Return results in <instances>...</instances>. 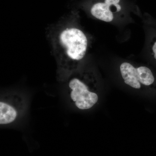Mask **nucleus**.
Wrapping results in <instances>:
<instances>
[{
    "label": "nucleus",
    "mask_w": 156,
    "mask_h": 156,
    "mask_svg": "<svg viewBox=\"0 0 156 156\" xmlns=\"http://www.w3.org/2000/svg\"><path fill=\"white\" fill-rule=\"evenodd\" d=\"M119 70L123 82L131 89L142 92L156 90L155 76L147 66L124 62L120 64Z\"/></svg>",
    "instance_id": "7ed1b4c3"
},
{
    "label": "nucleus",
    "mask_w": 156,
    "mask_h": 156,
    "mask_svg": "<svg viewBox=\"0 0 156 156\" xmlns=\"http://www.w3.org/2000/svg\"><path fill=\"white\" fill-rule=\"evenodd\" d=\"M69 95L73 104L80 110H87L99 100V83L92 70L77 71L70 76L68 83Z\"/></svg>",
    "instance_id": "f03ea898"
},
{
    "label": "nucleus",
    "mask_w": 156,
    "mask_h": 156,
    "mask_svg": "<svg viewBox=\"0 0 156 156\" xmlns=\"http://www.w3.org/2000/svg\"><path fill=\"white\" fill-rule=\"evenodd\" d=\"M121 0H104L95 3L92 6L91 13L98 20L105 22H111L115 19V14L122 10Z\"/></svg>",
    "instance_id": "39448f33"
},
{
    "label": "nucleus",
    "mask_w": 156,
    "mask_h": 156,
    "mask_svg": "<svg viewBox=\"0 0 156 156\" xmlns=\"http://www.w3.org/2000/svg\"><path fill=\"white\" fill-rule=\"evenodd\" d=\"M149 48L151 56L156 62V33L151 38Z\"/></svg>",
    "instance_id": "423d86ee"
},
{
    "label": "nucleus",
    "mask_w": 156,
    "mask_h": 156,
    "mask_svg": "<svg viewBox=\"0 0 156 156\" xmlns=\"http://www.w3.org/2000/svg\"><path fill=\"white\" fill-rule=\"evenodd\" d=\"M51 42L60 77L69 78L87 56L88 36L79 23H60L51 34Z\"/></svg>",
    "instance_id": "f257e3e1"
},
{
    "label": "nucleus",
    "mask_w": 156,
    "mask_h": 156,
    "mask_svg": "<svg viewBox=\"0 0 156 156\" xmlns=\"http://www.w3.org/2000/svg\"><path fill=\"white\" fill-rule=\"evenodd\" d=\"M19 95L11 94L0 101V124L8 125L14 122L22 111L24 105Z\"/></svg>",
    "instance_id": "20e7f679"
}]
</instances>
